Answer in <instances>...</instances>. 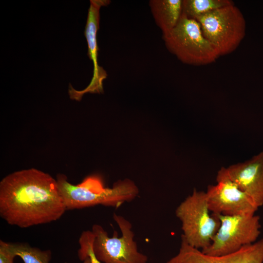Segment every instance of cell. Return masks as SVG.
<instances>
[{
  "label": "cell",
  "instance_id": "1",
  "mask_svg": "<svg viewBox=\"0 0 263 263\" xmlns=\"http://www.w3.org/2000/svg\"><path fill=\"white\" fill-rule=\"evenodd\" d=\"M66 208L56 180L35 169L21 170L0 182V215L21 228L59 219Z\"/></svg>",
  "mask_w": 263,
  "mask_h": 263
},
{
  "label": "cell",
  "instance_id": "2",
  "mask_svg": "<svg viewBox=\"0 0 263 263\" xmlns=\"http://www.w3.org/2000/svg\"><path fill=\"white\" fill-rule=\"evenodd\" d=\"M56 181L67 210L98 205L118 207L134 200L139 193L138 187L129 179L116 182L112 188L105 187L97 175L89 176L74 185L67 181L65 175L60 174L57 175Z\"/></svg>",
  "mask_w": 263,
  "mask_h": 263
},
{
  "label": "cell",
  "instance_id": "3",
  "mask_svg": "<svg viewBox=\"0 0 263 263\" xmlns=\"http://www.w3.org/2000/svg\"><path fill=\"white\" fill-rule=\"evenodd\" d=\"M210 212L206 192L195 188L175 210L181 223V237L189 245L201 250L210 245L220 225L219 219Z\"/></svg>",
  "mask_w": 263,
  "mask_h": 263
},
{
  "label": "cell",
  "instance_id": "4",
  "mask_svg": "<svg viewBox=\"0 0 263 263\" xmlns=\"http://www.w3.org/2000/svg\"><path fill=\"white\" fill-rule=\"evenodd\" d=\"M162 38L169 52L187 64L207 65L220 56L205 37L200 23L183 14L175 28Z\"/></svg>",
  "mask_w": 263,
  "mask_h": 263
},
{
  "label": "cell",
  "instance_id": "5",
  "mask_svg": "<svg viewBox=\"0 0 263 263\" xmlns=\"http://www.w3.org/2000/svg\"><path fill=\"white\" fill-rule=\"evenodd\" d=\"M195 19L220 56L235 51L245 35V19L234 4L216 9Z\"/></svg>",
  "mask_w": 263,
  "mask_h": 263
},
{
  "label": "cell",
  "instance_id": "6",
  "mask_svg": "<svg viewBox=\"0 0 263 263\" xmlns=\"http://www.w3.org/2000/svg\"><path fill=\"white\" fill-rule=\"evenodd\" d=\"M113 218L121 232L113 237L99 225H93L92 248L96 259L101 263H147V255L139 251L132 224L124 217L114 213Z\"/></svg>",
  "mask_w": 263,
  "mask_h": 263
},
{
  "label": "cell",
  "instance_id": "7",
  "mask_svg": "<svg viewBox=\"0 0 263 263\" xmlns=\"http://www.w3.org/2000/svg\"><path fill=\"white\" fill-rule=\"evenodd\" d=\"M213 214L220 220V225L210 245L201 250L205 254L221 256L235 252L256 242L261 234L260 218L258 215Z\"/></svg>",
  "mask_w": 263,
  "mask_h": 263
},
{
  "label": "cell",
  "instance_id": "8",
  "mask_svg": "<svg viewBox=\"0 0 263 263\" xmlns=\"http://www.w3.org/2000/svg\"><path fill=\"white\" fill-rule=\"evenodd\" d=\"M216 181V185L208 186L206 192L212 213L227 216L255 214L259 207L229 179L225 167L218 170Z\"/></svg>",
  "mask_w": 263,
  "mask_h": 263
},
{
  "label": "cell",
  "instance_id": "9",
  "mask_svg": "<svg viewBox=\"0 0 263 263\" xmlns=\"http://www.w3.org/2000/svg\"><path fill=\"white\" fill-rule=\"evenodd\" d=\"M108 0H91L88 10L84 35L87 40L88 56L94 64L93 75L88 86L84 90L78 91L69 85L68 93L72 100H81L86 93L100 94L103 92V82L107 77L105 70L98 65V47L97 43V32L99 28L100 9L102 6L110 3Z\"/></svg>",
  "mask_w": 263,
  "mask_h": 263
},
{
  "label": "cell",
  "instance_id": "10",
  "mask_svg": "<svg viewBox=\"0 0 263 263\" xmlns=\"http://www.w3.org/2000/svg\"><path fill=\"white\" fill-rule=\"evenodd\" d=\"M166 263H263V238L235 252L211 256L189 245L181 237L178 253Z\"/></svg>",
  "mask_w": 263,
  "mask_h": 263
},
{
  "label": "cell",
  "instance_id": "11",
  "mask_svg": "<svg viewBox=\"0 0 263 263\" xmlns=\"http://www.w3.org/2000/svg\"><path fill=\"white\" fill-rule=\"evenodd\" d=\"M225 170L259 207L263 206V150L247 161L225 168Z\"/></svg>",
  "mask_w": 263,
  "mask_h": 263
},
{
  "label": "cell",
  "instance_id": "12",
  "mask_svg": "<svg viewBox=\"0 0 263 263\" xmlns=\"http://www.w3.org/2000/svg\"><path fill=\"white\" fill-rule=\"evenodd\" d=\"M183 0H150L149 6L162 36L169 33L178 23L183 14Z\"/></svg>",
  "mask_w": 263,
  "mask_h": 263
},
{
  "label": "cell",
  "instance_id": "13",
  "mask_svg": "<svg viewBox=\"0 0 263 263\" xmlns=\"http://www.w3.org/2000/svg\"><path fill=\"white\" fill-rule=\"evenodd\" d=\"M10 249L16 256H19L24 263H49L51 258V252L49 250L41 249L31 247L26 243H9ZM83 263H91L89 257Z\"/></svg>",
  "mask_w": 263,
  "mask_h": 263
},
{
  "label": "cell",
  "instance_id": "14",
  "mask_svg": "<svg viewBox=\"0 0 263 263\" xmlns=\"http://www.w3.org/2000/svg\"><path fill=\"white\" fill-rule=\"evenodd\" d=\"M234 4L230 0H183V14L187 17H197L224 6Z\"/></svg>",
  "mask_w": 263,
  "mask_h": 263
},
{
  "label": "cell",
  "instance_id": "15",
  "mask_svg": "<svg viewBox=\"0 0 263 263\" xmlns=\"http://www.w3.org/2000/svg\"><path fill=\"white\" fill-rule=\"evenodd\" d=\"M93 234L91 230H87L82 232L79 239L80 247L78 250L79 259L84 261L87 257H89L91 263H101L95 256L92 248Z\"/></svg>",
  "mask_w": 263,
  "mask_h": 263
},
{
  "label": "cell",
  "instance_id": "16",
  "mask_svg": "<svg viewBox=\"0 0 263 263\" xmlns=\"http://www.w3.org/2000/svg\"><path fill=\"white\" fill-rule=\"evenodd\" d=\"M16 255L10 249L9 243L0 241V263H14Z\"/></svg>",
  "mask_w": 263,
  "mask_h": 263
}]
</instances>
